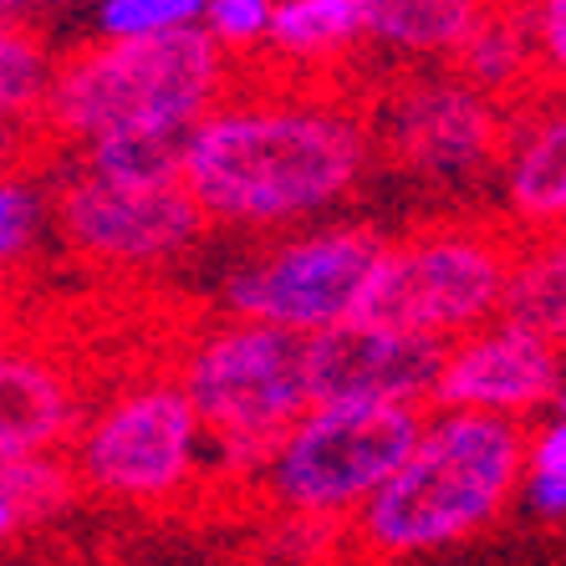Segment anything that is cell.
<instances>
[{"label":"cell","mask_w":566,"mask_h":566,"mask_svg":"<svg viewBox=\"0 0 566 566\" xmlns=\"http://www.w3.org/2000/svg\"><path fill=\"white\" fill-rule=\"evenodd\" d=\"M357 107L322 97H224L185 138L179 185L214 224H291L343 205L368 174Z\"/></svg>","instance_id":"obj_1"},{"label":"cell","mask_w":566,"mask_h":566,"mask_svg":"<svg viewBox=\"0 0 566 566\" xmlns=\"http://www.w3.org/2000/svg\"><path fill=\"white\" fill-rule=\"evenodd\" d=\"M230 97V56L205 27L138 41H77L52 62L41 128L56 148L123 133H189Z\"/></svg>","instance_id":"obj_2"},{"label":"cell","mask_w":566,"mask_h":566,"mask_svg":"<svg viewBox=\"0 0 566 566\" xmlns=\"http://www.w3.org/2000/svg\"><path fill=\"white\" fill-rule=\"evenodd\" d=\"M526 439L515 419L429 413L403 464L353 515L357 546L378 562H398L485 531L526 480Z\"/></svg>","instance_id":"obj_3"},{"label":"cell","mask_w":566,"mask_h":566,"mask_svg":"<svg viewBox=\"0 0 566 566\" xmlns=\"http://www.w3.org/2000/svg\"><path fill=\"white\" fill-rule=\"evenodd\" d=\"M521 245L515 224H419L388 235L368 286L353 306L357 327H378L419 343H460L501 316L511 261Z\"/></svg>","instance_id":"obj_4"},{"label":"cell","mask_w":566,"mask_h":566,"mask_svg":"<svg viewBox=\"0 0 566 566\" xmlns=\"http://www.w3.org/2000/svg\"><path fill=\"white\" fill-rule=\"evenodd\" d=\"M306 337L261 327V322H214L179 357V388L199 413V429L220 444L230 470H265L281 434L302 419L306 378H302Z\"/></svg>","instance_id":"obj_5"},{"label":"cell","mask_w":566,"mask_h":566,"mask_svg":"<svg viewBox=\"0 0 566 566\" xmlns=\"http://www.w3.org/2000/svg\"><path fill=\"white\" fill-rule=\"evenodd\" d=\"M368 158L429 185H470L505 169L521 113L490 103L474 87L434 72H388L357 97Z\"/></svg>","instance_id":"obj_6"},{"label":"cell","mask_w":566,"mask_h":566,"mask_svg":"<svg viewBox=\"0 0 566 566\" xmlns=\"http://www.w3.org/2000/svg\"><path fill=\"white\" fill-rule=\"evenodd\" d=\"M429 413L419 403H312L265 460V485L281 511L312 521L363 511L403 464Z\"/></svg>","instance_id":"obj_7"},{"label":"cell","mask_w":566,"mask_h":566,"mask_svg":"<svg viewBox=\"0 0 566 566\" xmlns=\"http://www.w3.org/2000/svg\"><path fill=\"white\" fill-rule=\"evenodd\" d=\"M382 245L388 235L373 220L316 224L306 235L261 245L251 261H240L224 276L220 302L235 322L316 337V332L353 322V306L368 286Z\"/></svg>","instance_id":"obj_8"},{"label":"cell","mask_w":566,"mask_h":566,"mask_svg":"<svg viewBox=\"0 0 566 566\" xmlns=\"http://www.w3.org/2000/svg\"><path fill=\"white\" fill-rule=\"evenodd\" d=\"M199 413L174 373H144L103 398L72 439L77 485L113 501H169L189 485L199 460Z\"/></svg>","instance_id":"obj_9"},{"label":"cell","mask_w":566,"mask_h":566,"mask_svg":"<svg viewBox=\"0 0 566 566\" xmlns=\"http://www.w3.org/2000/svg\"><path fill=\"white\" fill-rule=\"evenodd\" d=\"M56 240L103 271H148L195 251L210 220L185 195V185H107L72 169L46 199Z\"/></svg>","instance_id":"obj_10"},{"label":"cell","mask_w":566,"mask_h":566,"mask_svg":"<svg viewBox=\"0 0 566 566\" xmlns=\"http://www.w3.org/2000/svg\"><path fill=\"white\" fill-rule=\"evenodd\" d=\"M562 388V353L541 343L536 332L490 322L460 343L444 347L429 409L434 413H490V419H515L531 409H546Z\"/></svg>","instance_id":"obj_11"},{"label":"cell","mask_w":566,"mask_h":566,"mask_svg":"<svg viewBox=\"0 0 566 566\" xmlns=\"http://www.w3.org/2000/svg\"><path fill=\"white\" fill-rule=\"evenodd\" d=\"M444 347L343 322L302 347L306 403H419L429 409Z\"/></svg>","instance_id":"obj_12"},{"label":"cell","mask_w":566,"mask_h":566,"mask_svg":"<svg viewBox=\"0 0 566 566\" xmlns=\"http://www.w3.org/2000/svg\"><path fill=\"white\" fill-rule=\"evenodd\" d=\"M87 423V398L62 353L0 332V464L46 460Z\"/></svg>","instance_id":"obj_13"},{"label":"cell","mask_w":566,"mask_h":566,"mask_svg":"<svg viewBox=\"0 0 566 566\" xmlns=\"http://www.w3.org/2000/svg\"><path fill=\"white\" fill-rule=\"evenodd\" d=\"M454 82L474 87L490 103L526 113L541 97L536 82V41H531L526 0H505V6H480V21L464 36V46L449 62H439Z\"/></svg>","instance_id":"obj_14"},{"label":"cell","mask_w":566,"mask_h":566,"mask_svg":"<svg viewBox=\"0 0 566 566\" xmlns=\"http://www.w3.org/2000/svg\"><path fill=\"white\" fill-rule=\"evenodd\" d=\"M505 205L521 230L566 224V103L552 113H521L515 144L505 154Z\"/></svg>","instance_id":"obj_15"},{"label":"cell","mask_w":566,"mask_h":566,"mask_svg":"<svg viewBox=\"0 0 566 566\" xmlns=\"http://www.w3.org/2000/svg\"><path fill=\"white\" fill-rule=\"evenodd\" d=\"M501 322L536 332L541 343L566 353V224L521 235L511 281H505Z\"/></svg>","instance_id":"obj_16"},{"label":"cell","mask_w":566,"mask_h":566,"mask_svg":"<svg viewBox=\"0 0 566 566\" xmlns=\"http://www.w3.org/2000/svg\"><path fill=\"white\" fill-rule=\"evenodd\" d=\"M474 21V0H363V46L413 62H449Z\"/></svg>","instance_id":"obj_17"},{"label":"cell","mask_w":566,"mask_h":566,"mask_svg":"<svg viewBox=\"0 0 566 566\" xmlns=\"http://www.w3.org/2000/svg\"><path fill=\"white\" fill-rule=\"evenodd\" d=\"M265 41H271V62L322 72L343 62L353 46H363V0H276Z\"/></svg>","instance_id":"obj_18"},{"label":"cell","mask_w":566,"mask_h":566,"mask_svg":"<svg viewBox=\"0 0 566 566\" xmlns=\"http://www.w3.org/2000/svg\"><path fill=\"white\" fill-rule=\"evenodd\" d=\"M52 46L27 11L0 15V123H36L52 82Z\"/></svg>","instance_id":"obj_19"},{"label":"cell","mask_w":566,"mask_h":566,"mask_svg":"<svg viewBox=\"0 0 566 566\" xmlns=\"http://www.w3.org/2000/svg\"><path fill=\"white\" fill-rule=\"evenodd\" d=\"M189 133H123L77 148V169L107 179V185H179Z\"/></svg>","instance_id":"obj_20"},{"label":"cell","mask_w":566,"mask_h":566,"mask_svg":"<svg viewBox=\"0 0 566 566\" xmlns=\"http://www.w3.org/2000/svg\"><path fill=\"white\" fill-rule=\"evenodd\" d=\"M210 0H103L97 6V36L103 41H138L164 31H189L205 21Z\"/></svg>","instance_id":"obj_21"},{"label":"cell","mask_w":566,"mask_h":566,"mask_svg":"<svg viewBox=\"0 0 566 566\" xmlns=\"http://www.w3.org/2000/svg\"><path fill=\"white\" fill-rule=\"evenodd\" d=\"M276 0H210L205 6V31L224 56H251L271 36Z\"/></svg>","instance_id":"obj_22"},{"label":"cell","mask_w":566,"mask_h":566,"mask_svg":"<svg viewBox=\"0 0 566 566\" xmlns=\"http://www.w3.org/2000/svg\"><path fill=\"white\" fill-rule=\"evenodd\" d=\"M41 220H46V205L27 174H0V261L11 265L15 255H27L41 235Z\"/></svg>","instance_id":"obj_23"},{"label":"cell","mask_w":566,"mask_h":566,"mask_svg":"<svg viewBox=\"0 0 566 566\" xmlns=\"http://www.w3.org/2000/svg\"><path fill=\"white\" fill-rule=\"evenodd\" d=\"M531 41H536V82L541 97H566V0H526Z\"/></svg>","instance_id":"obj_24"},{"label":"cell","mask_w":566,"mask_h":566,"mask_svg":"<svg viewBox=\"0 0 566 566\" xmlns=\"http://www.w3.org/2000/svg\"><path fill=\"white\" fill-rule=\"evenodd\" d=\"M52 133L36 123H0V174H36L52 154Z\"/></svg>","instance_id":"obj_25"},{"label":"cell","mask_w":566,"mask_h":566,"mask_svg":"<svg viewBox=\"0 0 566 566\" xmlns=\"http://www.w3.org/2000/svg\"><path fill=\"white\" fill-rule=\"evenodd\" d=\"M526 470L566 485V419H552L536 439H526Z\"/></svg>","instance_id":"obj_26"},{"label":"cell","mask_w":566,"mask_h":566,"mask_svg":"<svg viewBox=\"0 0 566 566\" xmlns=\"http://www.w3.org/2000/svg\"><path fill=\"white\" fill-rule=\"evenodd\" d=\"M526 501H531V511H541V515H566V485L562 480L526 474Z\"/></svg>","instance_id":"obj_27"},{"label":"cell","mask_w":566,"mask_h":566,"mask_svg":"<svg viewBox=\"0 0 566 566\" xmlns=\"http://www.w3.org/2000/svg\"><path fill=\"white\" fill-rule=\"evenodd\" d=\"M15 526H21V511H15V505L0 495V536H11Z\"/></svg>","instance_id":"obj_28"},{"label":"cell","mask_w":566,"mask_h":566,"mask_svg":"<svg viewBox=\"0 0 566 566\" xmlns=\"http://www.w3.org/2000/svg\"><path fill=\"white\" fill-rule=\"evenodd\" d=\"M31 6H72V0H15V11H31Z\"/></svg>","instance_id":"obj_29"},{"label":"cell","mask_w":566,"mask_h":566,"mask_svg":"<svg viewBox=\"0 0 566 566\" xmlns=\"http://www.w3.org/2000/svg\"><path fill=\"white\" fill-rule=\"evenodd\" d=\"M6 286H11V265L0 261V296H6Z\"/></svg>","instance_id":"obj_30"},{"label":"cell","mask_w":566,"mask_h":566,"mask_svg":"<svg viewBox=\"0 0 566 566\" xmlns=\"http://www.w3.org/2000/svg\"><path fill=\"white\" fill-rule=\"evenodd\" d=\"M6 11H15V0H0V15H6Z\"/></svg>","instance_id":"obj_31"},{"label":"cell","mask_w":566,"mask_h":566,"mask_svg":"<svg viewBox=\"0 0 566 566\" xmlns=\"http://www.w3.org/2000/svg\"><path fill=\"white\" fill-rule=\"evenodd\" d=\"M474 6H505V0H474Z\"/></svg>","instance_id":"obj_32"}]
</instances>
